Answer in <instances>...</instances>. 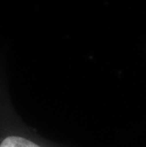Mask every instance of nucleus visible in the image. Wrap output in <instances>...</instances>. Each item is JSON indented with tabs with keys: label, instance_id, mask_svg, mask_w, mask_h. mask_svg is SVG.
Returning a JSON list of instances; mask_svg holds the SVG:
<instances>
[{
	"label": "nucleus",
	"instance_id": "obj_1",
	"mask_svg": "<svg viewBox=\"0 0 146 147\" xmlns=\"http://www.w3.org/2000/svg\"><path fill=\"white\" fill-rule=\"evenodd\" d=\"M0 147H41L30 140L19 136H9L2 140Z\"/></svg>",
	"mask_w": 146,
	"mask_h": 147
}]
</instances>
